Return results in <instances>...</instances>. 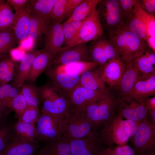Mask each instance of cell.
I'll use <instances>...</instances> for the list:
<instances>
[{"instance_id":"6da1fadb","label":"cell","mask_w":155,"mask_h":155,"mask_svg":"<svg viewBox=\"0 0 155 155\" xmlns=\"http://www.w3.org/2000/svg\"><path fill=\"white\" fill-rule=\"evenodd\" d=\"M141 122L124 119L116 113L99 131L106 147L127 144L136 132Z\"/></svg>"},{"instance_id":"7a4b0ae2","label":"cell","mask_w":155,"mask_h":155,"mask_svg":"<svg viewBox=\"0 0 155 155\" xmlns=\"http://www.w3.org/2000/svg\"><path fill=\"white\" fill-rule=\"evenodd\" d=\"M119 99L114 89L107 87L102 97L80 110L98 130L116 113Z\"/></svg>"},{"instance_id":"3957f363","label":"cell","mask_w":155,"mask_h":155,"mask_svg":"<svg viewBox=\"0 0 155 155\" xmlns=\"http://www.w3.org/2000/svg\"><path fill=\"white\" fill-rule=\"evenodd\" d=\"M108 36V40L115 47L124 63L131 62L134 57L149 48L146 41L124 27Z\"/></svg>"},{"instance_id":"277c9868","label":"cell","mask_w":155,"mask_h":155,"mask_svg":"<svg viewBox=\"0 0 155 155\" xmlns=\"http://www.w3.org/2000/svg\"><path fill=\"white\" fill-rule=\"evenodd\" d=\"M64 117L42 112L36 127V142L44 144L62 138Z\"/></svg>"},{"instance_id":"5b68a950","label":"cell","mask_w":155,"mask_h":155,"mask_svg":"<svg viewBox=\"0 0 155 155\" xmlns=\"http://www.w3.org/2000/svg\"><path fill=\"white\" fill-rule=\"evenodd\" d=\"M98 4L100 22L108 35L124 27L126 18L117 0H101Z\"/></svg>"},{"instance_id":"8992f818","label":"cell","mask_w":155,"mask_h":155,"mask_svg":"<svg viewBox=\"0 0 155 155\" xmlns=\"http://www.w3.org/2000/svg\"><path fill=\"white\" fill-rule=\"evenodd\" d=\"M96 130H98L81 111L70 109L64 118L62 138H80Z\"/></svg>"},{"instance_id":"52a82bcc","label":"cell","mask_w":155,"mask_h":155,"mask_svg":"<svg viewBox=\"0 0 155 155\" xmlns=\"http://www.w3.org/2000/svg\"><path fill=\"white\" fill-rule=\"evenodd\" d=\"M104 34V31L96 7L84 20L73 37L64 47L69 48L96 40L103 36Z\"/></svg>"},{"instance_id":"ba28073f","label":"cell","mask_w":155,"mask_h":155,"mask_svg":"<svg viewBox=\"0 0 155 155\" xmlns=\"http://www.w3.org/2000/svg\"><path fill=\"white\" fill-rule=\"evenodd\" d=\"M130 139L132 148L138 154L155 151V125L148 116L141 121L136 132Z\"/></svg>"},{"instance_id":"9c48e42d","label":"cell","mask_w":155,"mask_h":155,"mask_svg":"<svg viewBox=\"0 0 155 155\" xmlns=\"http://www.w3.org/2000/svg\"><path fill=\"white\" fill-rule=\"evenodd\" d=\"M66 140L72 155H97L106 147L98 130L81 138Z\"/></svg>"},{"instance_id":"30bf717a","label":"cell","mask_w":155,"mask_h":155,"mask_svg":"<svg viewBox=\"0 0 155 155\" xmlns=\"http://www.w3.org/2000/svg\"><path fill=\"white\" fill-rule=\"evenodd\" d=\"M106 88L104 89L93 90L79 84L66 98L70 109L81 110L89 104L102 97Z\"/></svg>"},{"instance_id":"8fae6325","label":"cell","mask_w":155,"mask_h":155,"mask_svg":"<svg viewBox=\"0 0 155 155\" xmlns=\"http://www.w3.org/2000/svg\"><path fill=\"white\" fill-rule=\"evenodd\" d=\"M116 113L125 119L141 121L148 116V111L144 102L124 97L118 99Z\"/></svg>"},{"instance_id":"7c38bea8","label":"cell","mask_w":155,"mask_h":155,"mask_svg":"<svg viewBox=\"0 0 155 155\" xmlns=\"http://www.w3.org/2000/svg\"><path fill=\"white\" fill-rule=\"evenodd\" d=\"M65 48L53 59L50 64L66 65L79 62L91 61L89 55L87 43Z\"/></svg>"},{"instance_id":"4fadbf2b","label":"cell","mask_w":155,"mask_h":155,"mask_svg":"<svg viewBox=\"0 0 155 155\" xmlns=\"http://www.w3.org/2000/svg\"><path fill=\"white\" fill-rule=\"evenodd\" d=\"M45 42L44 50L54 58L64 50V35L62 24L51 21L45 34Z\"/></svg>"},{"instance_id":"5bb4252c","label":"cell","mask_w":155,"mask_h":155,"mask_svg":"<svg viewBox=\"0 0 155 155\" xmlns=\"http://www.w3.org/2000/svg\"><path fill=\"white\" fill-rule=\"evenodd\" d=\"M125 64L120 57L109 60L102 66V77L108 87L113 88L120 83L125 72Z\"/></svg>"},{"instance_id":"9a60e30c","label":"cell","mask_w":155,"mask_h":155,"mask_svg":"<svg viewBox=\"0 0 155 155\" xmlns=\"http://www.w3.org/2000/svg\"><path fill=\"white\" fill-rule=\"evenodd\" d=\"M38 147L37 143L30 142L14 132L0 155H33Z\"/></svg>"},{"instance_id":"2e32d148","label":"cell","mask_w":155,"mask_h":155,"mask_svg":"<svg viewBox=\"0 0 155 155\" xmlns=\"http://www.w3.org/2000/svg\"><path fill=\"white\" fill-rule=\"evenodd\" d=\"M125 64L126 67L125 72L120 83L112 88L119 98H121L127 95L137 82L145 77L140 73L131 62Z\"/></svg>"},{"instance_id":"e0dca14e","label":"cell","mask_w":155,"mask_h":155,"mask_svg":"<svg viewBox=\"0 0 155 155\" xmlns=\"http://www.w3.org/2000/svg\"><path fill=\"white\" fill-rule=\"evenodd\" d=\"M59 95L66 99L73 89L80 84V75L46 73Z\"/></svg>"},{"instance_id":"ac0fdd59","label":"cell","mask_w":155,"mask_h":155,"mask_svg":"<svg viewBox=\"0 0 155 155\" xmlns=\"http://www.w3.org/2000/svg\"><path fill=\"white\" fill-rule=\"evenodd\" d=\"M28 3L14 14L13 28L17 42H19L28 38L30 27L31 12Z\"/></svg>"},{"instance_id":"d6986e66","label":"cell","mask_w":155,"mask_h":155,"mask_svg":"<svg viewBox=\"0 0 155 155\" xmlns=\"http://www.w3.org/2000/svg\"><path fill=\"white\" fill-rule=\"evenodd\" d=\"M155 95V73L138 81L126 96L128 98L145 102L151 96Z\"/></svg>"},{"instance_id":"ffe728a7","label":"cell","mask_w":155,"mask_h":155,"mask_svg":"<svg viewBox=\"0 0 155 155\" xmlns=\"http://www.w3.org/2000/svg\"><path fill=\"white\" fill-rule=\"evenodd\" d=\"M99 65L93 61L79 62L66 65L50 64L46 73L81 75L86 71Z\"/></svg>"},{"instance_id":"44dd1931","label":"cell","mask_w":155,"mask_h":155,"mask_svg":"<svg viewBox=\"0 0 155 155\" xmlns=\"http://www.w3.org/2000/svg\"><path fill=\"white\" fill-rule=\"evenodd\" d=\"M70 109L67 100L56 92L49 99L43 102L42 112L64 117Z\"/></svg>"},{"instance_id":"7402d4cb","label":"cell","mask_w":155,"mask_h":155,"mask_svg":"<svg viewBox=\"0 0 155 155\" xmlns=\"http://www.w3.org/2000/svg\"><path fill=\"white\" fill-rule=\"evenodd\" d=\"M102 66L87 70L80 76V84L86 88L97 90L107 87L102 77Z\"/></svg>"},{"instance_id":"603a6c76","label":"cell","mask_w":155,"mask_h":155,"mask_svg":"<svg viewBox=\"0 0 155 155\" xmlns=\"http://www.w3.org/2000/svg\"><path fill=\"white\" fill-rule=\"evenodd\" d=\"M43 51V49L41 50L32 51L26 54L22 58L14 82V87L18 88L22 86L34 59Z\"/></svg>"},{"instance_id":"cb8c5ba5","label":"cell","mask_w":155,"mask_h":155,"mask_svg":"<svg viewBox=\"0 0 155 155\" xmlns=\"http://www.w3.org/2000/svg\"><path fill=\"white\" fill-rule=\"evenodd\" d=\"M53 59L52 56L44 50L34 59L26 80L31 82L35 81L50 65Z\"/></svg>"},{"instance_id":"d4e9b609","label":"cell","mask_w":155,"mask_h":155,"mask_svg":"<svg viewBox=\"0 0 155 155\" xmlns=\"http://www.w3.org/2000/svg\"><path fill=\"white\" fill-rule=\"evenodd\" d=\"M44 144L39 150V155H72L69 144L65 139Z\"/></svg>"},{"instance_id":"484cf974","label":"cell","mask_w":155,"mask_h":155,"mask_svg":"<svg viewBox=\"0 0 155 155\" xmlns=\"http://www.w3.org/2000/svg\"><path fill=\"white\" fill-rule=\"evenodd\" d=\"M30 26L28 38L33 41L38 40L43 34H45L51 21H48L31 12Z\"/></svg>"},{"instance_id":"4316f807","label":"cell","mask_w":155,"mask_h":155,"mask_svg":"<svg viewBox=\"0 0 155 155\" xmlns=\"http://www.w3.org/2000/svg\"><path fill=\"white\" fill-rule=\"evenodd\" d=\"M55 1L28 0V3L31 12L51 21L52 11Z\"/></svg>"},{"instance_id":"83f0119b","label":"cell","mask_w":155,"mask_h":155,"mask_svg":"<svg viewBox=\"0 0 155 155\" xmlns=\"http://www.w3.org/2000/svg\"><path fill=\"white\" fill-rule=\"evenodd\" d=\"M124 27L140 38L146 41V26L133 9L131 13L126 17Z\"/></svg>"},{"instance_id":"f1b7e54d","label":"cell","mask_w":155,"mask_h":155,"mask_svg":"<svg viewBox=\"0 0 155 155\" xmlns=\"http://www.w3.org/2000/svg\"><path fill=\"white\" fill-rule=\"evenodd\" d=\"M101 0H83L74 9L68 19L64 23L81 21L88 16Z\"/></svg>"},{"instance_id":"f546056e","label":"cell","mask_w":155,"mask_h":155,"mask_svg":"<svg viewBox=\"0 0 155 155\" xmlns=\"http://www.w3.org/2000/svg\"><path fill=\"white\" fill-rule=\"evenodd\" d=\"M88 51L91 61L96 63L99 66H104L108 61L101 45L100 38L92 41L88 45Z\"/></svg>"},{"instance_id":"4dcf8cb0","label":"cell","mask_w":155,"mask_h":155,"mask_svg":"<svg viewBox=\"0 0 155 155\" xmlns=\"http://www.w3.org/2000/svg\"><path fill=\"white\" fill-rule=\"evenodd\" d=\"M14 16L10 5L7 1L0 0V32L13 27Z\"/></svg>"},{"instance_id":"1f68e13d","label":"cell","mask_w":155,"mask_h":155,"mask_svg":"<svg viewBox=\"0 0 155 155\" xmlns=\"http://www.w3.org/2000/svg\"><path fill=\"white\" fill-rule=\"evenodd\" d=\"M13 128L14 133L17 135L30 142L36 143V127L34 124L18 121L14 124Z\"/></svg>"},{"instance_id":"d6a6232c","label":"cell","mask_w":155,"mask_h":155,"mask_svg":"<svg viewBox=\"0 0 155 155\" xmlns=\"http://www.w3.org/2000/svg\"><path fill=\"white\" fill-rule=\"evenodd\" d=\"M131 63L140 73L146 77L155 73V66L153 65L144 53L134 57Z\"/></svg>"},{"instance_id":"836d02e7","label":"cell","mask_w":155,"mask_h":155,"mask_svg":"<svg viewBox=\"0 0 155 155\" xmlns=\"http://www.w3.org/2000/svg\"><path fill=\"white\" fill-rule=\"evenodd\" d=\"M20 92L17 88L6 84L0 86V106L9 112V107L14 98Z\"/></svg>"},{"instance_id":"e575fe53","label":"cell","mask_w":155,"mask_h":155,"mask_svg":"<svg viewBox=\"0 0 155 155\" xmlns=\"http://www.w3.org/2000/svg\"><path fill=\"white\" fill-rule=\"evenodd\" d=\"M17 41L13 27L6 30L0 32V56H6Z\"/></svg>"},{"instance_id":"d590c367","label":"cell","mask_w":155,"mask_h":155,"mask_svg":"<svg viewBox=\"0 0 155 155\" xmlns=\"http://www.w3.org/2000/svg\"><path fill=\"white\" fill-rule=\"evenodd\" d=\"M133 9L146 26L147 37L150 36L155 38V16L142 10L139 6L137 0Z\"/></svg>"},{"instance_id":"8d00e7d4","label":"cell","mask_w":155,"mask_h":155,"mask_svg":"<svg viewBox=\"0 0 155 155\" xmlns=\"http://www.w3.org/2000/svg\"><path fill=\"white\" fill-rule=\"evenodd\" d=\"M15 65L12 59L6 56L0 61V83L7 84L12 79Z\"/></svg>"},{"instance_id":"74e56055","label":"cell","mask_w":155,"mask_h":155,"mask_svg":"<svg viewBox=\"0 0 155 155\" xmlns=\"http://www.w3.org/2000/svg\"><path fill=\"white\" fill-rule=\"evenodd\" d=\"M21 91L28 105L38 107L40 104L38 88L31 84L23 85Z\"/></svg>"},{"instance_id":"f35d334b","label":"cell","mask_w":155,"mask_h":155,"mask_svg":"<svg viewBox=\"0 0 155 155\" xmlns=\"http://www.w3.org/2000/svg\"><path fill=\"white\" fill-rule=\"evenodd\" d=\"M28 106L26 101L20 92L13 99L9 106V109L15 113L18 120H19Z\"/></svg>"},{"instance_id":"ab89813d","label":"cell","mask_w":155,"mask_h":155,"mask_svg":"<svg viewBox=\"0 0 155 155\" xmlns=\"http://www.w3.org/2000/svg\"><path fill=\"white\" fill-rule=\"evenodd\" d=\"M66 0H55L51 13L52 21L61 23L69 17L65 8Z\"/></svg>"},{"instance_id":"60d3db41","label":"cell","mask_w":155,"mask_h":155,"mask_svg":"<svg viewBox=\"0 0 155 155\" xmlns=\"http://www.w3.org/2000/svg\"><path fill=\"white\" fill-rule=\"evenodd\" d=\"M13 133V127L5 121L0 122V153L6 147Z\"/></svg>"},{"instance_id":"b9f144b4","label":"cell","mask_w":155,"mask_h":155,"mask_svg":"<svg viewBox=\"0 0 155 155\" xmlns=\"http://www.w3.org/2000/svg\"><path fill=\"white\" fill-rule=\"evenodd\" d=\"M84 20L64 23L62 24L65 38L64 43L65 45L73 37Z\"/></svg>"},{"instance_id":"7bdbcfd3","label":"cell","mask_w":155,"mask_h":155,"mask_svg":"<svg viewBox=\"0 0 155 155\" xmlns=\"http://www.w3.org/2000/svg\"><path fill=\"white\" fill-rule=\"evenodd\" d=\"M102 151L105 155H135V152L132 147L127 144L106 147Z\"/></svg>"},{"instance_id":"ee69618b","label":"cell","mask_w":155,"mask_h":155,"mask_svg":"<svg viewBox=\"0 0 155 155\" xmlns=\"http://www.w3.org/2000/svg\"><path fill=\"white\" fill-rule=\"evenodd\" d=\"M40 115L38 107L28 105L20 119L18 121L35 125Z\"/></svg>"},{"instance_id":"f6af8a7d","label":"cell","mask_w":155,"mask_h":155,"mask_svg":"<svg viewBox=\"0 0 155 155\" xmlns=\"http://www.w3.org/2000/svg\"><path fill=\"white\" fill-rule=\"evenodd\" d=\"M102 36L100 38V41L108 61L120 57L119 53L115 46L108 39Z\"/></svg>"},{"instance_id":"bcb514c9","label":"cell","mask_w":155,"mask_h":155,"mask_svg":"<svg viewBox=\"0 0 155 155\" xmlns=\"http://www.w3.org/2000/svg\"><path fill=\"white\" fill-rule=\"evenodd\" d=\"M38 90L39 97L43 102L49 99L57 92L53 85H45L38 88Z\"/></svg>"},{"instance_id":"7dc6e473","label":"cell","mask_w":155,"mask_h":155,"mask_svg":"<svg viewBox=\"0 0 155 155\" xmlns=\"http://www.w3.org/2000/svg\"><path fill=\"white\" fill-rule=\"evenodd\" d=\"M137 0H117L120 8L125 18L130 15Z\"/></svg>"},{"instance_id":"c3c4849f","label":"cell","mask_w":155,"mask_h":155,"mask_svg":"<svg viewBox=\"0 0 155 155\" xmlns=\"http://www.w3.org/2000/svg\"><path fill=\"white\" fill-rule=\"evenodd\" d=\"M137 2L139 6L142 10L155 16V0H137Z\"/></svg>"},{"instance_id":"681fc988","label":"cell","mask_w":155,"mask_h":155,"mask_svg":"<svg viewBox=\"0 0 155 155\" xmlns=\"http://www.w3.org/2000/svg\"><path fill=\"white\" fill-rule=\"evenodd\" d=\"M83 1V0H66L65 8L69 18L74 9Z\"/></svg>"},{"instance_id":"f907efd6","label":"cell","mask_w":155,"mask_h":155,"mask_svg":"<svg viewBox=\"0 0 155 155\" xmlns=\"http://www.w3.org/2000/svg\"><path fill=\"white\" fill-rule=\"evenodd\" d=\"M28 0H7L8 3L12 6L16 12L24 6L28 1Z\"/></svg>"},{"instance_id":"816d5d0a","label":"cell","mask_w":155,"mask_h":155,"mask_svg":"<svg viewBox=\"0 0 155 155\" xmlns=\"http://www.w3.org/2000/svg\"><path fill=\"white\" fill-rule=\"evenodd\" d=\"M145 104L148 110L155 109V96L148 98L145 102Z\"/></svg>"},{"instance_id":"f5cc1de1","label":"cell","mask_w":155,"mask_h":155,"mask_svg":"<svg viewBox=\"0 0 155 155\" xmlns=\"http://www.w3.org/2000/svg\"><path fill=\"white\" fill-rule=\"evenodd\" d=\"M146 42L149 47L155 52V38L147 37Z\"/></svg>"},{"instance_id":"db71d44e","label":"cell","mask_w":155,"mask_h":155,"mask_svg":"<svg viewBox=\"0 0 155 155\" xmlns=\"http://www.w3.org/2000/svg\"><path fill=\"white\" fill-rule=\"evenodd\" d=\"M9 112L0 106V122L5 121Z\"/></svg>"},{"instance_id":"11a10c76","label":"cell","mask_w":155,"mask_h":155,"mask_svg":"<svg viewBox=\"0 0 155 155\" xmlns=\"http://www.w3.org/2000/svg\"><path fill=\"white\" fill-rule=\"evenodd\" d=\"M148 113L150 116V120L152 123L155 125V109L148 110Z\"/></svg>"},{"instance_id":"9f6ffc18","label":"cell","mask_w":155,"mask_h":155,"mask_svg":"<svg viewBox=\"0 0 155 155\" xmlns=\"http://www.w3.org/2000/svg\"><path fill=\"white\" fill-rule=\"evenodd\" d=\"M138 155H155L154 151L144 154H139Z\"/></svg>"},{"instance_id":"6f0895ef","label":"cell","mask_w":155,"mask_h":155,"mask_svg":"<svg viewBox=\"0 0 155 155\" xmlns=\"http://www.w3.org/2000/svg\"><path fill=\"white\" fill-rule=\"evenodd\" d=\"M102 150L101 151L100 153H99L97 155H105L103 152Z\"/></svg>"},{"instance_id":"680465c9","label":"cell","mask_w":155,"mask_h":155,"mask_svg":"<svg viewBox=\"0 0 155 155\" xmlns=\"http://www.w3.org/2000/svg\"><path fill=\"white\" fill-rule=\"evenodd\" d=\"M6 56H0V61L2 59H3Z\"/></svg>"},{"instance_id":"91938a15","label":"cell","mask_w":155,"mask_h":155,"mask_svg":"<svg viewBox=\"0 0 155 155\" xmlns=\"http://www.w3.org/2000/svg\"><path fill=\"white\" fill-rule=\"evenodd\" d=\"M39 155L38 154H37V155H35V154H34V155Z\"/></svg>"},{"instance_id":"94428289","label":"cell","mask_w":155,"mask_h":155,"mask_svg":"<svg viewBox=\"0 0 155 155\" xmlns=\"http://www.w3.org/2000/svg\"><path fill=\"white\" fill-rule=\"evenodd\" d=\"M0 61H1V60H0ZM1 85V83H0V86Z\"/></svg>"}]
</instances>
